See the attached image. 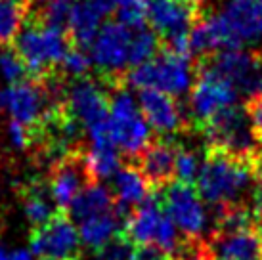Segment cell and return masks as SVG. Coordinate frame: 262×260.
<instances>
[{
	"instance_id": "6da1fadb",
	"label": "cell",
	"mask_w": 262,
	"mask_h": 260,
	"mask_svg": "<svg viewBox=\"0 0 262 260\" xmlns=\"http://www.w3.org/2000/svg\"><path fill=\"white\" fill-rule=\"evenodd\" d=\"M253 180L255 163L219 149H209L197 176V193L205 203L220 209L235 207V201L251 189Z\"/></svg>"
},
{
	"instance_id": "7a4b0ae2",
	"label": "cell",
	"mask_w": 262,
	"mask_h": 260,
	"mask_svg": "<svg viewBox=\"0 0 262 260\" xmlns=\"http://www.w3.org/2000/svg\"><path fill=\"white\" fill-rule=\"evenodd\" d=\"M69 44L66 31L25 19L19 35L15 36L14 48L27 67L29 80H44L63 63L67 52L71 50Z\"/></svg>"
},
{
	"instance_id": "3957f363",
	"label": "cell",
	"mask_w": 262,
	"mask_h": 260,
	"mask_svg": "<svg viewBox=\"0 0 262 260\" xmlns=\"http://www.w3.org/2000/svg\"><path fill=\"white\" fill-rule=\"evenodd\" d=\"M193 63L189 58L174 56L170 52L163 50L159 56H155L151 61L144 65L132 67L124 75V80L132 88L144 90H155L168 96L186 94L193 82Z\"/></svg>"
},
{
	"instance_id": "277c9868",
	"label": "cell",
	"mask_w": 262,
	"mask_h": 260,
	"mask_svg": "<svg viewBox=\"0 0 262 260\" xmlns=\"http://www.w3.org/2000/svg\"><path fill=\"white\" fill-rule=\"evenodd\" d=\"M201 128L209 140V149H219L233 157L256 163L260 142L253 132L247 111H243L239 105L220 111Z\"/></svg>"
},
{
	"instance_id": "5b68a950",
	"label": "cell",
	"mask_w": 262,
	"mask_h": 260,
	"mask_svg": "<svg viewBox=\"0 0 262 260\" xmlns=\"http://www.w3.org/2000/svg\"><path fill=\"white\" fill-rule=\"evenodd\" d=\"M107 126L117 149L128 157H140L151 144V126L147 124L136 98L124 88H117L111 96Z\"/></svg>"
},
{
	"instance_id": "8992f818",
	"label": "cell",
	"mask_w": 262,
	"mask_h": 260,
	"mask_svg": "<svg viewBox=\"0 0 262 260\" xmlns=\"http://www.w3.org/2000/svg\"><path fill=\"white\" fill-rule=\"evenodd\" d=\"M201 67L226 80L237 94L262 96V58L249 50H224L201 61Z\"/></svg>"
},
{
	"instance_id": "52a82bcc",
	"label": "cell",
	"mask_w": 262,
	"mask_h": 260,
	"mask_svg": "<svg viewBox=\"0 0 262 260\" xmlns=\"http://www.w3.org/2000/svg\"><path fill=\"white\" fill-rule=\"evenodd\" d=\"M130 42L132 31L126 29L119 21H107L102 25V29L90 48V56H92V63L100 71L103 86L110 84L115 90L121 88L124 69L128 65Z\"/></svg>"
},
{
	"instance_id": "ba28073f",
	"label": "cell",
	"mask_w": 262,
	"mask_h": 260,
	"mask_svg": "<svg viewBox=\"0 0 262 260\" xmlns=\"http://www.w3.org/2000/svg\"><path fill=\"white\" fill-rule=\"evenodd\" d=\"M29 243L31 254L40 260H80L82 256L79 228L66 210H59L42 228H33Z\"/></svg>"
},
{
	"instance_id": "9c48e42d",
	"label": "cell",
	"mask_w": 262,
	"mask_h": 260,
	"mask_svg": "<svg viewBox=\"0 0 262 260\" xmlns=\"http://www.w3.org/2000/svg\"><path fill=\"white\" fill-rule=\"evenodd\" d=\"M111 98L105 92L103 84H98L92 79L73 80L66 88V111L75 123L90 130L103 126L110 121Z\"/></svg>"
},
{
	"instance_id": "30bf717a",
	"label": "cell",
	"mask_w": 262,
	"mask_h": 260,
	"mask_svg": "<svg viewBox=\"0 0 262 260\" xmlns=\"http://www.w3.org/2000/svg\"><path fill=\"white\" fill-rule=\"evenodd\" d=\"M165 209L167 216L174 222L178 231L188 239H199L209 224V214L205 201L191 184L172 182L165 189Z\"/></svg>"
},
{
	"instance_id": "8fae6325",
	"label": "cell",
	"mask_w": 262,
	"mask_h": 260,
	"mask_svg": "<svg viewBox=\"0 0 262 260\" xmlns=\"http://www.w3.org/2000/svg\"><path fill=\"white\" fill-rule=\"evenodd\" d=\"M237 98L239 94L226 80L197 65V80L189 96V111L199 126L207 124L220 111L237 105Z\"/></svg>"
},
{
	"instance_id": "7c38bea8",
	"label": "cell",
	"mask_w": 262,
	"mask_h": 260,
	"mask_svg": "<svg viewBox=\"0 0 262 260\" xmlns=\"http://www.w3.org/2000/svg\"><path fill=\"white\" fill-rule=\"evenodd\" d=\"M92 182L94 180L88 170L84 153L73 149L52 166L48 189L59 210H67V207L75 201V197Z\"/></svg>"
},
{
	"instance_id": "4fadbf2b",
	"label": "cell",
	"mask_w": 262,
	"mask_h": 260,
	"mask_svg": "<svg viewBox=\"0 0 262 260\" xmlns=\"http://www.w3.org/2000/svg\"><path fill=\"white\" fill-rule=\"evenodd\" d=\"M203 0H149L147 21L163 38L188 35L199 21Z\"/></svg>"
},
{
	"instance_id": "5bb4252c",
	"label": "cell",
	"mask_w": 262,
	"mask_h": 260,
	"mask_svg": "<svg viewBox=\"0 0 262 260\" xmlns=\"http://www.w3.org/2000/svg\"><path fill=\"white\" fill-rule=\"evenodd\" d=\"M189 48L191 54L209 58L224 50H241V44L222 14H214L193 25L189 31Z\"/></svg>"
},
{
	"instance_id": "9a60e30c",
	"label": "cell",
	"mask_w": 262,
	"mask_h": 260,
	"mask_svg": "<svg viewBox=\"0 0 262 260\" xmlns=\"http://www.w3.org/2000/svg\"><path fill=\"white\" fill-rule=\"evenodd\" d=\"M220 14L241 46L262 40V0H224Z\"/></svg>"
},
{
	"instance_id": "2e32d148",
	"label": "cell",
	"mask_w": 262,
	"mask_h": 260,
	"mask_svg": "<svg viewBox=\"0 0 262 260\" xmlns=\"http://www.w3.org/2000/svg\"><path fill=\"white\" fill-rule=\"evenodd\" d=\"M140 109L147 124L161 136L176 134L184 128V117L172 96L155 90H144L140 92Z\"/></svg>"
},
{
	"instance_id": "e0dca14e",
	"label": "cell",
	"mask_w": 262,
	"mask_h": 260,
	"mask_svg": "<svg viewBox=\"0 0 262 260\" xmlns=\"http://www.w3.org/2000/svg\"><path fill=\"white\" fill-rule=\"evenodd\" d=\"M176 145L168 140H157L140 155V172L149 182V186H165L174 178Z\"/></svg>"
},
{
	"instance_id": "ac0fdd59",
	"label": "cell",
	"mask_w": 262,
	"mask_h": 260,
	"mask_svg": "<svg viewBox=\"0 0 262 260\" xmlns=\"http://www.w3.org/2000/svg\"><path fill=\"white\" fill-rule=\"evenodd\" d=\"M163 216L165 214L161 212V199L151 193L140 207L134 209V212H130L128 220L124 222V237L134 247L153 245Z\"/></svg>"
},
{
	"instance_id": "d6986e66",
	"label": "cell",
	"mask_w": 262,
	"mask_h": 260,
	"mask_svg": "<svg viewBox=\"0 0 262 260\" xmlns=\"http://www.w3.org/2000/svg\"><path fill=\"white\" fill-rule=\"evenodd\" d=\"M212 251L219 260H262V239L255 228L216 233Z\"/></svg>"
},
{
	"instance_id": "ffe728a7",
	"label": "cell",
	"mask_w": 262,
	"mask_h": 260,
	"mask_svg": "<svg viewBox=\"0 0 262 260\" xmlns=\"http://www.w3.org/2000/svg\"><path fill=\"white\" fill-rule=\"evenodd\" d=\"M102 17L103 15L90 4V0H77L67 25L69 42L80 50L92 48L96 36L102 29Z\"/></svg>"
},
{
	"instance_id": "44dd1931",
	"label": "cell",
	"mask_w": 262,
	"mask_h": 260,
	"mask_svg": "<svg viewBox=\"0 0 262 260\" xmlns=\"http://www.w3.org/2000/svg\"><path fill=\"white\" fill-rule=\"evenodd\" d=\"M115 209V195L107 186L100 182H92L82 189L75 201L67 207V216L77 222H84L88 218L100 216Z\"/></svg>"
},
{
	"instance_id": "7402d4cb",
	"label": "cell",
	"mask_w": 262,
	"mask_h": 260,
	"mask_svg": "<svg viewBox=\"0 0 262 260\" xmlns=\"http://www.w3.org/2000/svg\"><path fill=\"white\" fill-rule=\"evenodd\" d=\"M123 228V220L111 210V212H105V214L88 218L84 222H80L79 235L82 245L88 247L90 251H94L96 254H100L113 239L121 237Z\"/></svg>"
},
{
	"instance_id": "603a6c76",
	"label": "cell",
	"mask_w": 262,
	"mask_h": 260,
	"mask_svg": "<svg viewBox=\"0 0 262 260\" xmlns=\"http://www.w3.org/2000/svg\"><path fill=\"white\" fill-rule=\"evenodd\" d=\"M151 186L140 172L138 166H123L119 172L113 176V195L115 201L124 207H140L142 203L149 197Z\"/></svg>"
},
{
	"instance_id": "cb8c5ba5",
	"label": "cell",
	"mask_w": 262,
	"mask_h": 260,
	"mask_svg": "<svg viewBox=\"0 0 262 260\" xmlns=\"http://www.w3.org/2000/svg\"><path fill=\"white\" fill-rule=\"evenodd\" d=\"M56 207L58 205L54 203L52 195L46 193V189L42 188L29 189V193L23 197V212L35 228H42L48 224L59 212L56 210Z\"/></svg>"
},
{
	"instance_id": "d4e9b609",
	"label": "cell",
	"mask_w": 262,
	"mask_h": 260,
	"mask_svg": "<svg viewBox=\"0 0 262 260\" xmlns=\"http://www.w3.org/2000/svg\"><path fill=\"white\" fill-rule=\"evenodd\" d=\"M27 15V4L17 0H0V48L10 46L19 35Z\"/></svg>"
},
{
	"instance_id": "484cf974",
	"label": "cell",
	"mask_w": 262,
	"mask_h": 260,
	"mask_svg": "<svg viewBox=\"0 0 262 260\" xmlns=\"http://www.w3.org/2000/svg\"><path fill=\"white\" fill-rule=\"evenodd\" d=\"M159 50V36L155 31L140 29L132 33L130 42V54H128V65L138 67L155 58V54Z\"/></svg>"
},
{
	"instance_id": "4316f807",
	"label": "cell",
	"mask_w": 262,
	"mask_h": 260,
	"mask_svg": "<svg viewBox=\"0 0 262 260\" xmlns=\"http://www.w3.org/2000/svg\"><path fill=\"white\" fill-rule=\"evenodd\" d=\"M149 0H121L117 6V21L126 29H146Z\"/></svg>"
},
{
	"instance_id": "83f0119b",
	"label": "cell",
	"mask_w": 262,
	"mask_h": 260,
	"mask_svg": "<svg viewBox=\"0 0 262 260\" xmlns=\"http://www.w3.org/2000/svg\"><path fill=\"white\" fill-rule=\"evenodd\" d=\"M0 77L12 84H19L29 80L27 67L19 58V54L15 52L14 46H2L0 48Z\"/></svg>"
},
{
	"instance_id": "f1b7e54d",
	"label": "cell",
	"mask_w": 262,
	"mask_h": 260,
	"mask_svg": "<svg viewBox=\"0 0 262 260\" xmlns=\"http://www.w3.org/2000/svg\"><path fill=\"white\" fill-rule=\"evenodd\" d=\"M153 245L157 247V249H161L167 256L168 254H176L182 249V245H180V231H178L174 222H172L167 214L161 218V224H159V228H157Z\"/></svg>"
},
{
	"instance_id": "f546056e",
	"label": "cell",
	"mask_w": 262,
	"mask_h": 260,
	"mask_svg": "<svg viewBox=\"0 0 262 260\" xmlns=\"http://www.w3.org/2000/svg\"><path fill=\"white\" fill-rule=\"evenodd\" d=\"M92 56H88L84 50L80 48H71L67 52L66 59L61 63V75L66 77H71V79L79 80V79H86V73L90 71L92 67Z\"/></svg>"
},
{
	"instance_id": "4dcf8cb0",
	"label": "cell",
	"mask_w": 262,
	"mask_h": 260,
	"mask_svg": "<svg viewBox=\"0 0 262 260\" xmlns=\"http://www.w3.org/2000/svg\"><path fill=\"white\" fill-rule=\"evenodd\" d=\"M199 172H201V163H199L197 153L189 151V149H178L174 166L176 182H182V184L197 182Z\"/></svg>"
},
{
	"instance_id": "1f68e13d",
	"label": "cell",
	"mask_w": 262,
	"mask_h": 260,
	"mask_svg": "<svg viewBox=\"0 0 262 260\" xmlns=\"http://www.w3.org/2000/svg\"><path fill=\"white\" fill-rule=\"evenodd\" d=\"M136 251L138 249L124 235H121V237L113 239L98 256L100 260H136Z\"/></svg>"
},
{
	"instance_id": "d6a6232c",
	"label": "cell",
	"mask_w": 262,
	"mask_h": 260,
	"mask_svg": "<svg viewBox=\"0 0 262 260\" xmlns=\"http://www.w3.org/2000/svg\"><path fill=\"white\" fill-rule=\"evenodd\" d=\"M245 111H247V117L251 121V126H253L256 140L262 145V96H256L253 100H249Z\"/></svg>"
},
{
	"instance_id": "836d02e7",
	"label": "cell",
	"mask_w": 262,
	"mask_h": 260,
	"mask_svg": "<svg viewBox=\"0 0 262 260\" xmlns=\"http://www.w3.org/2000/svg\"><path fill=\"white\" fill-rule=\"evenodd\" d=\"M8 132H10L12 144H14L17 149H25V147H29L31 142H33V132H31L27 126L19 124L17 121H10Z\"/></svg>"
},
{
	"instance_id": "e575fe53",
	"label": "cell",
	"mask_w": 262,
	"mask_h": 260,
	"mask_svg": "<svg viewBox=\"0 0 262 260\" xmlns=\"http://www.w3.org/2000/svg\"><path fill=\"white\" fill-rule=\"evenodd\" d=\"M136 260H167V254L155 245L138 247L136 251Z\"/></svg>"
},
{
	"instance_id": "d590c367",
	"label": "cell",
	"mask_w": 262,
	"mask_h": 260,
	"mask_svg": "<svg viewBox=\"0 0 262 260\" xmlns=\"http://www.w3.org/2000/svg\"><path fill=\"white\" fill-rule=\"evenodd\" d=\"M0 260H33V254L25 249H15V251H6L0 245Z\"/></svg>"
},
{
	"instance_id": "8d00e7d4",
	"label": "cell",
	"mask_w": 262,
	"mask_h": 260,
	"mask_svg": "<svg viewBox=\"0 0 262 260\" xmlns=\"http://www.w3.org/2000/svg\"><path fill=\"white\" fill-rule=\"evenodd\" d=\"M121 0H90V4L100 12L102 15H107L111 12H115Z\"/></svg>"
},
{
	"instance_id": "74e56055",
	"label": "cell",
	"mask_w": 262,
	"mask_h": 260,
	"mask_svg": "<svg viewBox=\"0 0 262 260\" xmlns=\"http://www.w3.org/2000/svg\"><path fill=\"white\" fill-rule=\"evenodd\" d=\"M8 105V92L6 88H0V111H4Z\"/></svg>"
},
{
	"instance_id": "f35d334b",
	"label": "cell",
	"mask_w": 262,
	"mask_h": 260,
	"mask_svg": "<svg viewBox=\"0 0 262 260\" xmlns=\"http://www.w3.org/2000/svg\"><path fill=\"white\" fill-rule=\"evenodd\" d=\"M211 256H188V258H174V260H209Z\"/></svg>"
},
{
	"instance_id": "ab89813d",
	"label": "cell",
	"mask_w": 262,
	"mask_h": 260,
	"mask_svg": "<svg viewBox=\"0 0 262 260\" xmlns=\"http://www.w3.org/2000/svg\"><path fill=\"white\" fill-rule=\"evenodd\" d=\"M17 2H23V4H27V0H17Z\"/></svg>"
},
{
	"instance_id": "60d3db41",
	"label": "cell",
	"mask_w": 262,
	"mask_h": 260,
	"mask_svg": "<svg viewBox=\"0 0 262 260\" xmlns=\"http://www.w3.org/2000/svg\"><path fill=\"white\" fill-rule=\"evenodd\" d=\"M0 233H2V224H0Z\"/></svg>"
}]
</instances>
